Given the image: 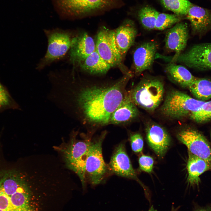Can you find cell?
Returning a JSON list of instances; mask_svg holds the SVG:
<instances>
[{
  "mask_svg": "<svg viewBox=\"0 0 211 211\" xmlns=\"http://www.w3.org/2000/svg\"><path fill=\"white\" fill-rule=\"evenodd\" d=\"M130 73L111 82H53L49 99L89 130L109 125L110 117L126 92Z\"/></svg>",
  "mask_w": 211,
  "mask_h": 211,
  "instance_id": "6da1fadb",
  "label": "cell"
},
{
  "mask_svg": "<svg viewBox=\"0 0 211 211\" xmlns=\"http://www.w3.org/2000/svg\"><path fill=\"white\" fill-rule=\"evenodd\" d=\"M20 171H0V211H37L28 177Z\"/></svg>",
  "mask_w": 211,
  "mask_h": 211,
  "instance_id": "7a4b0ae2",
  "label": "cell"
},
{
  "mask_svg": "<svg viewBox=\"0 0 211 211\" xmlns=\"http://www.w3.org/2000/svg\"><path fill=\"white\" fill-rule=\"evenodd\" d=\"M107 134L106 130L92 139L87 151L85 165L86 183L95 186L103 183L111 173L102 154V144Z\"/></svg>",
  "mask_w": 211,
  "mask_h": 211,
  "instance_id": "3957f363",
  "label": "cell"
},
{
  "mask_svg": "<svg viewBox=\"0 0 211 211\" xmlns=\"http://www.w3.org/2000/svg\"><path fill=\"white\" fill-rule=\"evenodd\" d=\"M93 133L89 132L76 138L77 131H73L69 143L59 150L64 156L67 165L79 177L82 184L85 183V165L87 151Z\"/></svg>",
  "mask_w": 211,
  "mask_h": 211,
  "instance_id": "277c9868",
  "label": "cell"
},
{
  "mask_svg": "<svg viewBox=\"0 0 211 211\" xmlns=\"http://www.w3.org/2000/svg\"><path fill=\"white\" fill-rule=\"evenodd\" d=\"M164 91L162 81L157 78H151L142 80L127 92L131 101L137 106L152 111L160 104Z\"/></svg>",
  "mask_w": 211,
  "mask_h": 211,
  "instance_id": "5b68a950",
  "label": "cell"
},
{
  "mask_svg": "<svg viewBox=\"0 0 211 211\" xmlns=\"http://www.w3.org/2000/svg\"><path fill=\"white\" fill-rule=\"evenodd\" d=\"M59 15L64 19L80 17L112 6L115 0H51Z\"/></svg>",
  "mask_w": 211,
  "mask_h": 211,
  "instance_id": "8992f818",
  "label": "cell"
},
{
  "mask_svg": "<svg viewBox=\"0 0 211 211\" xmlns=\"http://www.w3.org/2000/svg\"><path fill=\"white\" fill-rule=\"evenodd\" d=\"M178 91L170 92L161 108L162 113L173 118H190L205 102Z\"/></svg>",
  "mask_w": 211,
  "mask_h": 211,
  "instance_id": "52a82bcc",
  "label": "cell"
},
{
  "mask_svg": "<svg viewBox=\"0 0 211 211\" xmlns=\"http://www.w3.org/2000/svg\"><path fill=\"white\" fill-rule=\"evenodd\" d=\"M45 32L47 38L48 47L46 53L38 65L39 69L64 56L70 50L73 38L68 31L60 29L46 30Z\"/></svg>",
  "mask_w": 211,
  "mask_h": 211,
  "instance_id": "ba28073f",
  "label": "cell"
},
{
  "mask_svg": "<svg viewBox=\"0 0 211 211\" xmlns=\"http://www.w3.org/2000/svg\"><path fill=\"white\" fill-rule=\"evenodd\" d=\"M175 62L199 70H211V43L193 46L172 59L171 62Z\"/></svg>",
  "mask_w": 211,
  "mask_h": 211,
  "instance_id": "9c48e42d",
  "label": "cell"
},
{
  "mask_svg": "<svg viewBox=\"0 0 211 211\" xmlns=\"http://www.w3.org/2000/svg\"><path fill=\"white\" fill-rule=\"evenodd\" d=\"M95 45L97 52L111 67L122 63L123 59L116 45L113 30L101 28L97 34Z\"/></svg>",
  "mask_w": 211,
  "mask_h": 211,
  "instance_id": "30bf717a",
  "label": "cell"
},
{
  "mask_svg": "<svg viewBox=\"0 0 211 211\" xmlns=\"http://www.w3.org/2000/svg\"><path fill=\"white\" fill-rule=\"evenodd\" d=\"M178 139L187 147L188 152L211 163V146L204 135L196 129H184L178 135Z\"/></svg>",
  "mask_w": 211,
  "mask_h": 211,
  "instance_id": "8fae6325",
  "label": "cell"
},
{
  "mask_svg": "<svg viewBox=\"0 0 211 211\" xmlns=\"http://www.w3.org/2000/svg\"><path fill=\"white\" fill-rule=\"evenodd\" d=\"M108 165L111 174L138 181L136 172L126 152L124 141L116 147Z\"/></svg>",
  "mask_w": 211,
  "mask_h": 211,
  "instance_id": "7c38bea8",
  "label": "cell"
},
{
  "mask_svg": "<svg viewBox=\"0 0 211 211\" xmlns=\"http://www.w3.org/2000/svg\"><path fill=\"white\" fill-rule=\"evenodd\" d=\"M158 46L157 42L151 41L144 42L135 49L133 54L135 73L138 75L151 68Z\"/></svg>",
  "mask_w": 211,
  "mask_h": 211,
  "instance_id": "4fadbf2b",
  "label": "cell"
},
{
  "mask_svg": "<svg viewBox=\"0 0 211 211\" xmlns=\"http://www.w3.org/2000/svg\"><path fill=\"white\" fill-rule=\"evenodd\" d=\"M188 36L187 25L183 22L177 23L166 33L165 39V47L175 52L172 59L184 50L187 45Z\"/></svg>",
  "mask_w": 211,
  "mask_h": 211,
  "instance_id": "5bb4252c",
  "label": "cell"
},
{
  "mask_svg": "<svg viewBox=\"0 0 211 211\" xmlns=\"http://www.w3.org/2000/svg\"><path fill=\"white\" fill-rule=\"evenodd\" d=\"M137 106L126 91L122 101L111 114L109 124L125 126L131 122L139 115Z\"/></svg>",
  "mask_w": 211,
  "mask_h": 211,
  "instance_id": "9a60e30c",
  "label": "cell"
},
{
  "mask_svg": "<svg viewBox=\"0 0 211 211\" xmlns=\"http://www.w3.org/2000/svg\"><path fill=\"white\" fill-rule=\"evenodd\" d=\"M96 49L93 38L86 33L73 38L70 49V61L73 64H79Z\"/></svg>",
  "mask_w": 211,
  "mask_h": 211,
  "instance_id": "2e32d148",
  "label": "cell"
},
{
  "mask_svg": "<svg viewBox=\"0 0 211 211\" xmlns=\"http://www.w3.org/2000/svg\"><path fill=\"white\" fill-rule=\"evenodd\" d=\"M146 133L150 147L158 156H162L170 144V138L168 133L160 125L152 124L147 127Z\"/></svg>",
  "mask_w": 211,
  "mask_h": 211,
  "instance_id": "e0dca14e",
  "label": "cell"
},
{
  "mask_svg": "<svg viewBox=\"0 0 211 211\" xmlns=\"http://www.w3.org/2000/svg\"><path fill=\"white\" fill-rule=\"evenodd\" d=\"M113 31L116 45L123 59L135 42L137 30L134 23L131 21H128L113 30Z\"/></svg>",
  "mask_w": 211,
  "mask_h": 211,
  "instance_id": "ac0fdd59",
  "label": "cell"
},
{
  "mask_svg": "<svg viewBox=\"0 0 211 211\" xmlns=\"http://www.w3.org/2000/svg\"><path fill=\"white\" fill-rule=\"evenodd\" d=\"M186 16L195 33L201 34L211 29V9L192 4Z\"/></svg>",
  "mask_w": 211,
  "mask_h": 211,
  "instance_id": "d6986e66",
  "label": "cell"
},
{
  "mask_svg": "<svg viewBox=\"0 0 211 211\" xmlns=\"http://www.w3.org/2000/svg\"><path fill=\"white\" fill-rule=\"evenodd\" d=\"M187 165V182L191 186H199L200 176L208 171H211V163L188 152Z\"/></svg>",
  "mask_w": 211,
  "mask_h": 211,
  "instance_id": "ffe728a7",
  "label": "cell"
},
{
  "mask_svg": "<svg viewBox=\"0 0 211 211\" xmlns=\"http://www.w3.org/2000/svg\"><path fill=\"white\" fill-rule=\"evenodd\" d=\"M165 70L172 80L183 87L188 88L196 78L185 67L173 62L167 64Z\"/></svg>",
  "mask_w": 211,
  "mask_h": 211,
  "instance_id": "44dd1931",
  "label": "cell"
},
{
  "mask_svg": "<svg viewBox=\"0 0 211 211\" xmlns=\"http://www.w3.org/2000/svg\"><path fill=\"white\" fill-rule=\"evenodd\" d=\"M79 64L83 70L92 74H105L111 67L101 57L96 49Z\"/></svg>",
  "mask_w": 211,
  "mask_h": 211,
  "instance_id": "7402d4cb",
  "label": "cell"
},
{
  "mask_svg": "<svg viewBox=\"0 0 211 211\" xmlns=\"http://www.w3.org/2000/svg\"><path fill=\"white\" fill-rule=\"evenodd\" d=\"M188 88L198 100L205 101L211 98V79L196 78Z\"/></svg>",
  "mask_w": 211,
  "mask_h": 211,
  "instance_id": "603a6c76",
  "label": "cell"
},
{
  "mask_svg": "<svg viewBox=\"0 0 211 211\" xmlns=\"http://www.w3.org/2000/svg\"><path fill=\"white\" fill-rule=\"evenodd\" d=\"M159 13L150 6H146L141 8L138 12V16L144 28L149 30L155 29V22Z\"/></svg>",
  "mask_w": 211,
  "mask_h": 211,
  "instance_id": "cb8c5ba5",
  "label": "cell"
},
{
  "mask_svg": "<svg viewBox=\"0 0 211 211\" xmlns=\"http://www.w3.org/2000/svg\"><path fill=\"white\" fill-rule=\"evenodd\" d=\"M163 5L166 9L175 14L186 16L193 4L188 0H160Z\"/></svg>",
  "mask_w": 211,
  "mask_h": 211,
  "instance_id": "d4e9b609",
  "label": "cell"
},
{
  "mask_svg": "<svg viewBox=\"0 0 211 211\" xmlns=\"http://www.w3.org/2000/svg\"><path fill=\"white\" fill-rule=\"evenodd\" d=\"M181 16L176 14H169L159 13L155 22V29L162 30L179 22L182 19Z\"/></svg>",
  "mask_w": 211,
  "mask_h": 211,
  "instance_id": "484cf974",
  "label": "cell"
},
{
  "mask_svg": "<svg viewBox=\"0 0 211 211\" xmlns=\"http://www.w3.org/2000/svg\"><path fill=\"white\" fill-rule=\"evenodd\" d=\"M198 123H203L211 120V101L205 102L190 118Z\"/></svg>",
  "mask_w": 211,
  "mask_h": 211,
  "instance_id": "4316f807",
  "label": "cell"
},
{
  "mask_svg": "<svg viewBox=\"0 0 211 211\" xmlns=\"http://www.w3.org/2000/svg\"><path fill=\"white\" fill-rule=\"evenodd\" d=\"M129 140L132 150L135 153L141 152L143 148L144 142L141 135L138 133H130Z\"/></svg>",
  "mask_w": 211,
  "mask_h": 211,
  "instance_id": "83f0119b",
  "label": "cell"
},
{
  "mask_svg": "<svg viewBox=\"0 0 211 211\" xmlns=\"http://www.w3.org/2000/svg\"><path fill=\"white\" fill-rule=\"evenodd\" d=\"M139 163L140 169L141 170L148 173L152 172L154 164L152 157L142 154L139 158Z\"/></svg>",
  "mask_w": 211,
  "mask_h": 211,
  "instance_id": "f1b7e54d",
  "label": "cell"
},
{
  "mask_svg": "<svg viewBox=\"0 0 211 211\" xmlns=\"http://www.w3.org/2000/svg\"><path fill=\"white\" fill-rule=\"evenodd\" d=\"M9 103V98L6 92L0 91V107L6 105Z\"/></svg>",
  "mask_w": 211,
  "mask_h": 211,
  "instance_id": "f546056e",
  "label": "cell"
},
{
  "mask_svg": "<svg viewBox=\"0 0 211 211\" xmlns=\"http://www.w3.org/2000/svg\"><path fill=\"white\" fill-rule=\"evenodd\" d=\"M193 211H211V205L200 206L196 205Z\"/></svg>",
  "mask_w": 211,
  "mask_h": 211,
  "instance_id": "4dcf8cb0",
  "label": "cell"
},
{
  "mask_svg": "<svg viewBox=\"0 0 211 211\" xmlns=\"http://www.w3.org/2000/svg\"><path fill=\"white\" fill-rule=\"evenodd\" d=\"M179 208V207H175L174 206H172L171 211H178Z\"/></svg>",
  "mask_w": 211,
  "mask_h": 211,
  "instance_id": "1f68e13d",
  "label": "cell"
},
{
  "mask_svg": "<svg viewBox=\"0 0 211 211\" xmlns=\"http://www.w3.org/2000/svg\"><path fill=\"white\" fill-rule=\"evenodd\" d=\"M147 211H157V210L155 209L153 206L152 205L150 207Z\"/></svg>",
  "mask_w": 211,
  "mask_h": 211,
  "instance_id": "d6a6232c",
  "label": "cell"
},
{
  "mask_svg": "<svg viewBox=\"0 0 211 211\" xmlns=\"http://www.w3.org/2000/svg\"><path fill=\"white\" fill-rule=\"evenodd\" d=\"M0 91H2V92H4L6 91L3 87V86H2V85H1V84H0Z\"/></svg>",
  "mask_w": 211,
  "mask_h": 211,
  "instance_id": "836d02e7",
  "label": "cell"
},
{
  "mask_svg": "<svg viewBox=\"0 0 211 211\" xmlns=\"http://www.w3.org/2000/svg\"><path fill=\"white\" fill-rule=\"evenodd\" d=\"M210 139H211V143H210V145H211V135H210Z\"/></svg>",
  "mask_w": 211,
  "mask_h": 211,
  "instance_id": "e575fe53",
  "label": "cell"
}]
</instances>
